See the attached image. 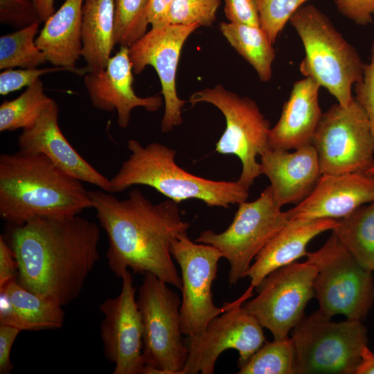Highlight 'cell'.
I'll return each mask as SVG.
<instances>
[{
	"label": "cell",
	"instance_id": "cell-15",
	"mask_svg": "<svg viewBox=\"0 0 374 374\" xmlns=\"http://www.w3.org/2000/svg\"><path fill=\"white\" fill-rule=\"evenodd\" d=\"M199 26L168 24L151 28L142 37L129 47L133 72L141 73L147 66L157 73L161 84L164 112L161 130L169 132L183 123L182 109L186 101L177 91L176 77L181 52L188 37Z\"/></svg>",
	"mask_w": 374,
	"mask_h": 374
},
{
	"label": "cell",
	"instance_id": "cell-24",
	"mask_svg": "<svg viewBox=\"0 0 374 374\" xmlns=\"http://www.w3.org/2000/svg\"><path fill=\"white\" fill-rule=\"evenodd\" d=\"M62 306L20 285L16 280L0 289V323L23 330L60 328Z\"/></svg>",
	"mask_w": 374,
	"mask_h": 374
},
{
	"label": "cell",
	"instance_id": "cell-35",
	"mask_svg": "<svg viewBox=\"0 0 374 374\" xmlns=\"http://www.w3.org/2000/svg\"><path fill=\"white\" fill-rule=\"evenodd\" d=\"M60 71H68L66 68L55 66L41 69L36 67L3 70L0 73V94L6 96L23 87H28L41 76Z\"/></svg>",
	"mask_w": 374,
	"mask_h": 374
},
{
	"label": "cell",
	"instance_id": "cell-23",
	"mask_svg": "<svg viewBox=\"0 0 374 374\" xmlns=\"http://www.w3.org/2000/svg\"><path fill=\"white\" fill-rule=\"evenodd\" d=\"M83 0H65L45 22L35 42L46 61L55 66L84 75L89 69L77 68L82 57V7Z\"/></svg>",
	"mask_w": 374,
	"mask_h": 374
},
{
	"label": "cell",
	"instance_id": "cell-27",
	"mask_svg": "<svg viewBox=\"0 0 374 374\" xmlns=\"http://www.w3.org/2000/svg\"><path fill=\"white\" fill-rule=\"evenodd\" d=\"M332 231L362 267L374 272V202L338 220Z\"/></svg>",
	"mask_w": 374,
	"mask_h": 374
},
{
	"label": "cell",
	"instance_id": "cell-14",
	"mask_svg": "<svg viewBox=\"0 0 374 374\" xmlns=\"http://www.w3.org/2000/svg\"><path fill=\"white\" fill-rule=\"evenodd\" d=\"M171 254L181 269V330L187 337L197 335L230 306L231 302L216 306L212 296V283L222 256L211 244L192 241L187 232L173 241Z\"/></svg>",
	"mask_w": 374,
	"mask_h": 374
},
{
	"label": "cell",
	"instance_id": "cell-5",
	"mask_svg": "<svg viewBox=\"0 0 374 374\" xmlns=\"http://www.w3.org/2000/svg\"><path fill=\"white\" fill-rule=\"evenodd\" d=\"M289 21L305 51L300 72L327 89L337 103L349 105L355 98L353 87L364 75V64L355 47L315 6H302Z\"/></svg>",
	"mask_w": 374,
	"mask_h": 374
},
{
	"label": "cell",
	"instance_id": "cell-1",
	"mask_svg": "<svg viewBox=\"0 0 374 374\" xmlns=\"http://www.w3.org/2000/svg\"><path fill=\"white\" fill-rule=\"evenodd\" d=\"M10 226L17 283L62 307L74 301L100 258L99 226L79 215Z\"/></svg>",
	"mask_w": 374,
	"mask_h": 374
},
{
	"label": "cell",
	"instance_id": "cell-9",
	"mask_svg": "<svg viewBox=\"0 0 374 374\" xmlns=\"http://www.w3.org/2000/svg\"><path fill=\"white\" fill-rule=\"evenodd\" d=\"M188 101L192 105L210 103L222 113L226 127L216 143L215 151L238 157L242 171L238 180L250 188L255 179L262 175L257 157L270 149V123L256 103L227 90L220 84L193 93Z\"/></svg>",
	"mask_w": 374,
	"mask_h": 374
},
{
	"label": "cell",
	"instance_id": "cell-19",
	"mask_svg": "<svg viewBox=\"0 0 374 374\" xmlns=\"http://www.w3.org/2000/svg\"><path fill=\"white\" fill-rule=\"evenodd\" d=\"M58 114V105L53 100L32 126L22 130L18 138L19 150L42 153L72 177L112 193L110 179L87 162L66 140L59 126Z\"/></svg>",
	"mask_w": 374,
	"mask_h": 374
},
{
	"label": "cell",
	"instance_id": "cell-30",
	"mask_svg": "<svg viewBox=\"0 0 374 374\" xmlns=\"http://www.w3.org/2000/svg\"><path fill=\"white\" fill-rule=\"evenodd\" d=\"M238 374H296V351L292 338L265 341Z\"/></svg>",
	"mask_w": 374,
	"mask_h": 374
},
{
	"label": "cell",
	"instance_id": "cell-32",
	"mask_svg": "<svg viewBox=\"0 0 374 374\" xmlns=\"http://www.w3.org/2000/svg\"><path fill=\"white\" fill-rule=\"evenodd\" d=\"M220 0H173L168 24L211 26L216 20Z\"/></svg>",
	"mask_w": 374,
	"mask_h": 374
},
{
	"label": "cell",
	"instance_id": "cell-11",
	"mask_svg": "<svg viewBox=\"0 0 374 374\" xmlns=\"http://www.w3.org/2000/svg\"><path fill=\"white\" fill-rule=\"evenodd\" d=\"M312 145L322 174L367 172L374 166V141L366 114L354 98L323 113Z\"/></svg>",
	"mask_w": 374,
	"mask_h": 374
},
{
	"label": "cell",
	"instance_id": "cell-42",
	"mask_svg": "<svg viewBox=\"0 0 374 374\" xmlns=\"http://www.w3.org/2000/svg\"><path fill=\"white\" fill-rule=\"evenodd\" d=\"M356 374H374V353L366 346L362 354V360Z\"/></svg>",
	"mask_w": 374,
	"mask_h": 374
},
{
	"label": "cell",
	"instance_id": "cell-36",
	"mask_svg": "<svg viewBox=\"0 0 374 374\" xmlns=\"http://www.w3.org/2000/svg\"><path fill=\"white\" fill-rule=\"evenodd\" d=\"M370 60L364 64V75L354 85L355 100L363 108L368 122L374 141V41L371 46Z\"/></svg>",
	"mask_w": 374,
	"mask_h": 374
},
{
	"label": "cell",
	"instance_id": "cell-29",
	"mask_svg": "<svg viewBox=\"0 0 374 374\" xmlns=\"http://www.w3.org/2000/svg\"><path fill=\"white\" fill-rule=\"evenodd\" d=\"M39 24L36 23L0 37V69L36 68L47 62L35 42Z\"/></svg>",
	"mask_w": 374,
	"mask_h": 374
},
{
	"label": "cell",
	"instance_id": "cell-13",
	"mask_svg": "<svg viewBox=\"0 0 374 374\" xmlns=\"http://www.w3.org/2000/svg\"><path fill=\"white\" fill-rule=\"evenodd\" d=\"M317 269L307 261L294 262L269 273L256 287L258 294L242 305L274 339L288 337L305 317L308 303L314 296Z\"/></svg>",
	"mask_w": 374,
	"mask_h": 374
},
{
	"label": "cell",
	"instance_id": "cell-31",
	"mask_svg": "<svg viewBox=\"0 0 374 374\" xmlns=\"http://www.w3.org/2000/svg\"><path fill=\"white\" fill-rule=\"evenodd\" d=\"M148 0H114L115 44L130 47L147 32Z\"/></svg>",
	"mask_w": 374,
	"mask_h": 374
},
{
	"label": "cell",
	"instance_id": "cell-26",
	"mask_svg": "<svg viewBox=\"0 0 374 374\" xmlns=\"http://www.w3.org/2000/svg\"><path fill=\"white\" fill-rule=\"evenodd\" d=\"M219 28L230 45L253 68L259 80L270 81L276 51L265 30L261 26L229 21L221 22Z\"/></svg>",
	"mask_w": 374,
	"mask_h": 374
},
{
	"label": "cell",
	"instance_id": "cell-40",
	"mask_svg": "<svg viewBox=\"0 0 374 374\" xmlns=\"http://www.w3.org/2000/svg\"><path fill=\"white\" fill-rule=\"evenodd\" d=\"M17 262L13 251L3 235L0 236V289L17 280Z\"/></svg>",
	"mask_w": 374,
	"mask_h": 374
},
{
	"label": "cell",
	"instance_id": "cell-16",
	"mask_svg": "<svg viewBox=\"0 0 374 374\" xmlns=\"http://www.w3.org/2000/svg\"><path fill=\"white\" fill-rule=\"evenodd\" d=\"M121 280L120 294L100 305L104 314L100 327L104 353L115 365L114 374H143V328L130 270Z\"/></svg>",
	"mask_w": 374,
	"mask_h": 374
},
{
	"label": "cell",
	"instance_id": "cell-39",
	"mask_svg": "<svg viewBox=\"0 0 374 374\" xmlns=\"http://www.w3.org/2000/svg\"><path fill=\"white\" fill-rule=\"evenodd\" d=\"M21 330L16 327L0 323V373L8 374L13 369L10 360L12 346Z\"/></svg>",
	"mask_w": 374,
	"mask_h": 374
},
{
	"label": "cell",
	"instance_id": "cell-6",
	"mask_svg": "<svg viewBox=\"0 0 374 374\" xmlns=\"http://www.w3.org/2000/svg\"><path fill=\"white\" fill-rule=\"evenodd\" d=\"M319 310L292 330L297 374H356L367 330L362 321L335 322Z\"/></svg>",
	"mask_w": 374,
	"mask_h": 374
},
{
	"label": "cell",
	"instance_id": "cell-33",
	"mask_svg": "<svg viewBox=\"0 0 374 374\" xmlns=\"http://www.w3.org/2000/svg\"><path fill=\"white\" fill-rule=\"evenodd\" d=\"M260 26L274 44L293 14L308 0H256Z\"/></svg>",
	"mask_w": 374,
	"mask_h": 374
},
{
	"label": "cell",
	"instance_id": "cell-12",
	"mask_svg": "<svg viewBox=\"0 0 374 374\" xmlns=\"http://www.w3.org/2000/svg\"><path fill=\"white\" fill-rule=\"evenodd\" d=\"M253 289L250 285L226 311L211 320L203 332L187 337L188 354L181 374H213L218 357L229 349L238 352L240 367L266 341L261 325L242 307Z\"/></svg>",
	"mask_w": 374,
	"mask_h": 374
},
{
	"label": "cell",
	"instance_id": "cell-3",
	"mask_svg": "<svg viewBox=\"0 0 374 374\" xmlns=\"http://www.w3.org/2000/svg\"><path fill=\"white\" fill-rule=\"evenodd\" d=\"M82 181L42 153L0 154V217L10 225L78 215L93 208Z\"/></svg>",
	"mask_w": 374,
	"mask_h": 374
},
{
	"label": "cell",
	"instance_id": "cell-38",
	"mask_svg": "<svg viewBox=\"0 0 374 374\" xmlns=\"http://www.w3.org/2000/svg\"><path fill=\"white\" fill-rule=\"evenodd\" d=\"M337 11L359 26H367L373 21L374 0H334Z\"/></svg>",
	"mask_w": 374,
	"mask_h": 374
},
{
	"label": "cell",
	"instance_id": "cell-22",
	"mask_svg": "<svg viewBox=\"0 0 374 374\" xmlns=\"http://www.w3.org/2000/svg\"><path fill=\"white\" fill-rule=\"evenodd\" d=\"M337 222L328 218L289 220L255 257L246 273L250 285L257 287L269 273L305 256L308 243L318 235L332 231Z\"/></svg>",
	"mask_w": 374,
	"mask_h": 374
},
{
	"label": "cell",
	"instance_id": "cell-44",
	"mask_svg": "<svg viewBox=\"0 0 374 374\" xmlns=\"http://www.w3.org/2000/svg\"><path fill=\"white\" fill-rule=\"evenodd\" d=\"M367 174L374 175V166L367 172Z\"/></svg>",
	"mask_w": 374,
	"mask_h": 374
},
{
	"label": "cell",
	"instance_id": "cell-8",
	"mask_svg": "<svg viewBox=\"0 0 374 374\" xmlns=\"http://www.w3.org/2000/svg\"><path fill=\"white\" fill-rule=\"evenodd\" d=\"M181 299L168 284L152 274L143 275L136 303L143 328V374H181L188 348L182 339Z\"/></svg>",
	"mask_w": 374,
	"mask_h": 374
},
{
	"label": "cell",
	"instance_id": "cell-37",
	"mask_svg": "<svg viewBox=\"0 0 374 374\" xmlns=\"http://www.w3.org/2000/svg\"><path fill=\"white\" fill-rule=\"evenodd\" d=\"M224 15L229 22L260 26L256 0H224Z\"/></svg>",
	"mask_w": 374,
	"mask_h": 374
},
{
	"label": "cell",
	"instance_id": "cell-34",
	"mask_svg": "<svg viewBox=\"0 0 374 374\" xmlns=\"http://www.w3.org/2000/svg\"><path fill=\"white\" fill-rule=\"evenodd\" d=\"M0 21L15 30L42 23L33 0H0Z\"/></svg>",
	"mask_w": 374,
	"mask_h": 374
},
{
	"label": "cell",
	"instance_id": "cell-10",
	"mask_svg": "<svg viewBox=\"0 0 374 374\" xmlns=\"http://www.w3.org/2000/svg\"><path fill=\"white\" fill-rule=\"evenodd\" d=\"M286 211L276 202L270 186L252 202H242L229 227L221 233L206 230L195 242L215 247L229 264V283L246 277L252 260L288 222Z\"/></svg>",
	"mask_w": 374,
	"mask_h": 374
},
{
	"label": "cell",
	"instance_id": "cell-7",
	"mask_svg": "<svg viewBox=\"0 0 374 374\" xmlns=\"http://www.w3.org/2000/svg\"><path fill=\"white\" fill-rule=\"evenodd\" d=\"M305 257L317 271L313 287L319 310L330 318L343 314L362 321L374 303L373 273L355 260L333 233Z\"/></svg>",
	"mask_w": 374,
	"mask_h": 374
},
{
	"label": "cell",
	"instance_id": "cell-18",
	"mask_svg": "<svg viewBox=\"0 0 374 374\" xmlns=\"http://www.w3.org/2000/svg\"><path fill=\"white\" fill-rule=\"evenodd\" d=\"M374 202V175L322 174L310 195L287 212L289 220L341 219Z\"/></svg>",
	"mask_w": 374,
	"mask_h": 374
},
{
	"label": "cell",
	"instance_id": "cell-4",
	"mask_svg": "<svg viewBox=\"0 0 374 374\" xmlns=\"http://www.w3.org/2000/svg\"><path fill=\"white\" fill-rule=\"evenodd\" d=\"M129 157L110 179L112 193H121L134 185L154 188L179 203L195 199L209 207L229 208L247 200L249 188L238 180L214 181L193 175L175 162L176 151L152 142L143 146L137 140L127 141Z\"/></svg>",
	"mask_w": 374,
	"mask_h": 374
},
{
	"label": "cell",
	"instance_id": "cell-28",
	"mask_svg": "<svg viewBox=\"0 0 374 374\" xmlns=\"http://www.w3.org/2000/svg\"><path fill=\"white\" fill-rule=\"evenodd\" d=\"M53 100L44 93L41 79L17 98L6 100L0 106V132H12L32 126Z\"/></svg>",
	"mask_w": 374,
	"mask_h": 374
},
{
	"label": "cell",
	"instance_id": "cell-43",
	"mask_svg": "<svg viewBox=\"0 0 374 374\" xmlns=\"http://www.w3.org/2000/svg\"><path fill=\"white\" fill-rule=\"evenodd\" d=\"M39 19L45 22L54 12V0H33Z\"/></svg>",
	"mask_w": 374,
	"mask_h": 374
},
{
	"label": "cell",
	"instance_id": "cell-21",
	"mask_svg": "<svg viewBox=\"0 0 374 374\" xmlns=\"http://www.w3.org/2000/svg\"><path fill=\"white\" fill-rule=\"evenodd\" d=\"M320 87L307 77L294 84L278 122L269 130L270 148L290 150L312 144L323 114L319 103Z\"/></svg>",
	"mask_w": 374,
	"mask_h": 374
},
{
	"label": "cell",
	"instance_id": "cell-20",
	"mask_svg": "<svg viewBox=\"0 0 374 374\" xmlns=\"http://www.w3.org/2000/svg\"><path fill=\"white\" fill-rule=\"evenodd\" d=\"M260 157L261 173L269 179L274 198L281 208L290 204L297 205L307 198L322 175L312 144L293 152L270 148Z\"/></svg>",
	"mask_w": 374,
	"mask_h": 374
},
{
	"label": "cell",
	"instance_id": "cell-2",
	"mask_svg": "<svg viewBox=\"0 0 374 374\" xmlns=\"http://www.w3.org/2000/svg\"><path fill=\"white\" fill-rule=\"evenodd\" d=\"M93 208L108 239L106 253L111 271L118 278L129 269L152 274L177 289L181 278L171 254L173 241L187 232L178 203L168 199L152 203L138 188L125 199L103 190H89Z\"/></svg>",
	"mask_w": 374,
	"mask_h": 374
},
{
	"label": "cell",
	"instance_id": "cell-17",
	"mask_svg": "<svg viewBox=\"0 0 374 374\" xmlns=\"http://www.w3.org/2000/svg\"><path fill=\"white\" fill-rule=\"evenodd\" d=\"M133 73L129 47L120 46L104 69L84 75V84L92 106L104 112L115 110L118 125L123 129L128 126L134 108L143 107L154 112L163 105V98L159 95L142 98L135 93Z\"/></svg>",
	"mask_w": 374,
	"mask_h": 374
},
{
	"label": "cell",
	"instance_id": "cell-25",
	"mask_svg": "<svg viewBox=\"0 0 374 374\" xmlns=\"http://www.w3.org/2000/svg\"><path fill=\"white\" fill-rule=\"evenodd\" d=\"M114 0H83L82 57L89 71L104 69L114 47Z\"/></svg>",
	"mask_w": 374,
	"mask_h": 374
},
{
	"label": "cell",
	"instance_id": "cell-41",
	"mask_svg": "<svg viewBox=\"0 0 374 374\" xmlns=\"http://www.w3.org/2000/svg\"><path fill=\"white\" fill-rule=\"evenodd\" d=\"M173 0H148L146 19L152 28L168 25V17Z\"/></svg>",
	"mask_w": 374,
	"mask_h": 374
}]
</instances>
